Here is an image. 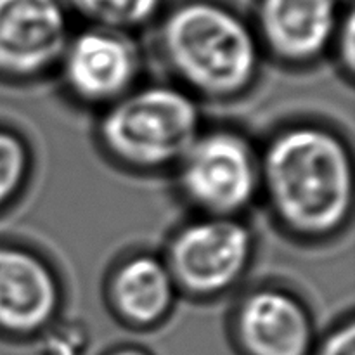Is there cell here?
Returning <instances> with one entry per match:
<instances>
[{
	"label": "cell",
	"mask_w": 355,
	"mask_h": 355,
	"mask_svg": "<svg viewBox=\"0 0 355 355\" xmlns=\"http://www.w3.org/2000/svg\"><path fill=\"white\" fill-rule=\"evenodd\" d=\"M159 252L182 300L214 305L248 283L259 236L248 217L187 214Z\"/></svg>",
	"instance_id": "5"
},
{
	"label": "cell",
	"mask_w": 355,
	"mask_h": 355,
	"mask_svg": "<svg viewBox=\"0 0 355 355\" xmlns=\"http://www.w3.org/2000/svg\"><path fill=\"white\" fill-rule=\"evenodd\" d=\"M311 355H355V318L352 311L319 329Z\"/></svg>",
	"instance_id": "16"
},
{
	"label": "cell",
	"mask_w": 355,
	"mask_h": 355,
	"mask_svg": "<svg viewBox=\"0 0 355 355\" xmlns=\"http://www.w3.org/2000/svg\"><path fill=\"white\" fill-rule=\"evenodd\" d=\"M343 0H253L250 12L266 61L302 73L328 61Z\"/></svg>",
	"instance_id": "10"
},
{
	"label": "cell",
	"mask_w": 355,
	"mask_h": 355,
	"mask_svg": "<svg viewBox=\"0 0 355 355\" xmlns=\"http://www.w3.org/2000/svg\"><path fill=\"white\" fill-rule=\"evenodd\" d=\"M75 21L62 0H0V85L54 78Z\"/></svg>",
	"instance_id": "9"
},
{
	"label": "cell",
	"mask_w": 355,
	"mask_h": 355,
	"mask_svg": "<svg viewBox=\"0 0 355 355\" xmlns=\"http://www.w3.org/2000/svg\"><path fill=\"white\" fill-rule=\"evenodd\" d=\"M146 64L135 35L80 26L73 30L52 80L71 106L97 114L144 82Z\"/></svg>",
	"instance_id": "8"
},
{
	"label": "cell",
	"mask_w": 355,
	"mask_h": 355,
	"mask_svg": "<svg viewBox=\"0 0 355 355\" xmlns=\"http://www.w3.org/2000/svg\"><path fill=\"white\" fill-rule=\"evenodd\" d=\"M38 355H90L94 335L85 321L61 315L33 343Z\"/></svg>",
	"instance_id": "14"
},
{
	"label": "cell",
	"mask_w": 355,
	"mask_h": 355,
	"mask_svg": "<svg viewBox=\"0 0 355 355\" xmlns=\"http://www.w3.org/2000/svg\"><path fill=\"white\" fill-rule=\"evenodd\" d=\"M259 144V205L274 231L302 248L340 241L355 210L354 148L343 127L300 114L274 125Z\"/></svg>",
	"instance_id": "1"
},
{
	"label": "cell",
	"mask_w": 355,
	"mask_h": 355,
	"mask_svg": "<svg viewBox=\"0 0 355 355\" xmlns=\"http://www.w3.org/2000/svg\"><path fill=\"white\" fill-rule=\"evenodd\" d=\"M99 355H156L149 347L142 345V343L134 342H123V343H114L110 349H106Z\"/></svg>",
	"instance_id": "17"
},
{
	"label": "cell",
	"mask_w": 355,
	"mask_h": 355,
	"mask_svg": "<svg viewBox=\"0 0 355 355\" xmlns=\"http://www.w3.org/2000/svg\"><path fill=\"white\" fill-rule=\"evenodd\" d=\"M168 179L187 214L248 217L260 196V144L245 127L207 121Z\"/></svg>",
	"instance_id": "4"
},
{
	"label": "cell",
	"mask_w": 355,
	"mask_h": 355,
	"mask_svg": "<svg viewBox=\"0 0 355 355\" xmlns=\"http://www.w3.org/2000/svg\"><path fill=\"white\" fill-rule=\"evenodd\" d=\"M37 149L17 125L0 120V218L12 214L37 177Z\"/></svg>",
	"instance_id": "12"
},
{
	"label": "cell",
	"mask_w": 355,
	"mask_h": 355,
	"mask_svg": "<svg viewBox=\"0 0 355 355\" xmlns=\"http://www.w3.org/2000/svg\"><path fill=\"white\" fill-rule=\"evenodd\" d=\"M207 125L205 106L168 80H149L94 114L101 158L132 177H168Z\"/></svg>",
	"instance_id": "3"
},
{
	"label": "cell",
	"mask_w": 355,
	"mask_h": 355,
	"mask_svg": "<svg viewBox=\"0 0 355 355\" xmlns=\"http://www.w3.org/2000/svg\"><path fill=\"white\" fill-rule=\"evenodd\" d=\"M224 329L234 355H311L321 328L297 286L269 277L246 283L231 298Z\"/></svg>",
	"instance_id": "6"
},
{
	"label": "cell",
	"mask_w": 355,
	"mask_h": 355,
	"mask_svg": "<svg viewBox=\"0 0 355 355\" xmlns=\"http://www.w3.org/2000/svg\"><path fill=\"white\" fill-rule=\"evenodd\" d=\"M170 0H62L80 26H97L137 37L155 26Z\"/></svg>",
	"instance_id": "13"
},
{
	"label": "cell",
	"mask_w": 355,
	"mask_h": 355,
	"mask_svg": "<svg viewBox=\"0 0 355 355\" xmlns=\"http://www.w3.org/2000/svg\"><path fill=\"white\" fill-rule=\"evenodd\" d=\"M149 31L163 78L203 106H232L259 89L266 55L250 14L227 0H170Z\"/></svg>",
	"instance_id": "2"
},
{
	"label": "cell",
	"mask_w": 355,
	"mask_h": 355,
	"mask_svg": "<svg viewBox=\"0 0 355 355\" xmlns=\"http://www.w3.org/2000/svg\"><path fill=\"white\" fill-rule=\"evenodd\" d=\"M328 62H331L336 75L347 85H354L355 75V12L352 2L347 3L342 21L336 28L335 38L329 49Z\"/></svg>",
	"instance_id": "15"
},
{
	"label": "cell",
	"mask_w": 355,
	"mask_h": 355,
	"mask_svg": "<svg viewBox=\"0 0 355 355\" xmlns=\"http://www.w3.org/2000/svg\"><path fill=\"white\" fill-rule=\"evenodd\" d=\"M182 300L162 252L130 248L118 255L103 279V302L110 318L135 335L159 331Z\"/></svg>",
	"instance_id": "11"
},
{
	"label": "cell",
	"mask_w": 355,
	"mask_h": 355,
	"mask_svg": "<svg viewBox=\"0 0 355 355\" xmlns=\"http://www.w3.org/2000/svg\"><path fill=\"white\" fill-rule=\"evenodd\" d=\"M68 305V284L54 257L19 236H0V342L33 345Z\"/></svg>",
	"instance_id": "7"
}]
</instances>
